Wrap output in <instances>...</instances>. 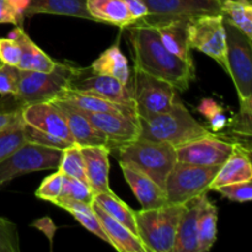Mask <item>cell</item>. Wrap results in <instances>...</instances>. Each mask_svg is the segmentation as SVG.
<instances>
[{
	"instance_id": "20",
	"label": "cell",
	"mask_w": 252,
	"mask_h": 252,
	"mask_svg": "<svg viewBox=\"0 0 252 252\" xmlns=\"http://www.w3.org/2000/svg\"><path fill=\"white\" fill-rule=\"evenodd\" d=\"M187 22L189 20H167V21L154 22L149 26L154 27L161 43L171 53L182 59L189 66L194 68L189 37H187Z\"/></svg>"
},
{
	"instance_id": "16",
	"label": "cell",
	"mask_w": 252,
	"mask_h": 252,
	"mask_svg": "<svg viewBox=\"0 0 252 252\" xmlns=\"http://www.w3.org/2000/svg\"><path fill=\"white\" fill-rule=\"evenodd\" d=\"M252 164L251 149L249 145L234 142V148L228 159L220 165L218 172L209 185V189L216 191L218 187L240 181H251Z\"/></svg>"
},
{
	"instance_id": "22",
	"label": "cell",
	"mask_w": 252,
	"mask_h": 252,
	"mask_svg": "<svg viewBox=\"0 0 252 252\" xmlns=\"http://www.w3.org/2000/svg\"><path fill=\"white\" fill-rule=\"evenodd\" d=\"M93 209L101 226L111 241V246L120 252H147L140 239L127 226L108 216L100 206L93 202Z\"/></svg>"
},
{
	"instance_id": "32",
	"label": "cell",
	"mask_w": 252,
	"mask_h": 252,
	"mask_svg": "<svg viewBox=\"0 0 252 252\" xmlns=\"http://www.w3.org/2000/svg\"><path fill=\"white\" fill-rule=\"evenodd\" d=\"M57 170L65 176L75 177V179L88 182L81 148L75 143L62 150V157Z\"/></svg>"
},
{
	"instance_id": "4",
	"label": "cell",
	"mask_w": 252,
	"mask_h": 252,
	"mask_svg": "<svg viewBox=\"0 0 252 252\" xmlns=\"http://www.w3.org/2000/svg\"><path fill=\"white\" fill-rule=\"evenodd\" d=\"M184 204L134 211L138 238L147 252H172Z\"/></svg>"
},
{
	"instance_id": "34",
	"label": "cell",
	"mask_w": 252,
	"mask_h": 252,
	"mask_svg": "<svg viewBox=\"0 0 252 252\" xmlns=\"http://www.w3.org/2000/svg\"><path fill=\"white\" fill-rule=\"evenodd\" d=\"M197 111L207 118L213 133H219L228 126V117L224 112V108L213 98L202 100L197 107Z\"/></svg>"
},
{
	"instance_id": "6",
	"label": "cell",
	"mask_w": 252,
	"mask_h": 252,
	"mask_svg": "<svg viewBox=\"0 0 252 252\" xmlns=\"http://www.w3.org/2000/svg\"><path fill=\"white\" fill-rule=\"evenodd\" d=\"M127 85L137 118L166 112L177 100L174 86L138 69H134Z\"/></svg>"
},
{
	"instance_id": "15",
	"label": "cell",
	"mask_w": 252,
	"mask_h": 252,
	"mask_svg": "<svg viewBox=\"0 0 252 252\" xmlns=\"http://www.w3.org/2000/svg\"><path fill=\"white\" fill-rule=\"evenodd\" d=\"M21 117L25 123L37 129L54 135L57 138L74 144L66 121L59 108L53 102H39L22 107Z\"/></svg>"
},
{
	"instance_id": "27",
	"label": "cell",
	"mask_w": 252,
	"mask_h": 252,
	"mask_svg": "<svg viewBox=\"0 0 252 252\" xmlns=\"http://www.w3.org/2000/svg\"><path fill=\"white\" fill-rule=\"evenodd\" d=\"M90 68L98 74L112 76L126 85L129 81V64L118 47V43L113 44L103 53H101V56L95 62H93Z\"/></svg>"
},
{
	"instance_id": "42",
	"label": "cell",
	"mask_w": 252,
	"mask_h": 252,
	"mask_svg": "<svg viewBox=\"0 0 252 252\" xmlns=\"http://www.w3.org/2000/svg\"><path fill=\"white\" fill-rule=\"evenodd\" d=\"M24 106L15 98L14 95H2L0 97V129L21 115Z\"/></svg>"
},
{
	"instance_id": "41",
	"label": "cell",
	"mask_w": 252,
	"mask_h": 252,
	"mask_svg": "<svg viewBox=\"0 0 252 252\" xmlns=\"http://www.w3.org/2000/svg\"><path fill=\"white\" fill-rule=\"evenodd\" d=\"M251 116L252 105H241L239 113L231 118L230 125H229L234 134H238L240 137H246L248 139H250L252 134Z\"/></svg>"
},
{
	"instance_id": "43",
	"label": "cell",
	"mask_w": 252,
	"mask_h": 252,
	"mask_svg": "<svg viewBox=\"0 0 252 252\" xmlns=\"http://www.w3.org/2000/svg\"><path fill=\"white\" fill-rule=\"evenodd\" d=\"M21 57V48L16 39L7 37L0 38V63L17 66Z\"/></svg>"
},
{
	"instance_id": "24",
	"label": "cell",
	"mask_w": 252,
	"mask_h": 252,
	"mask_svg": "<svg viewBox=\"0 0 252 252\" xmlns=\"http://www.w3.org/2000/svg\"><path fill=\"white\" fill-rule=\"evenodd\" d=\"M38 14L81 17L95 21L89 12L86 0H30L24 11V17Z\"/></svg>"
},
{
	"instance_id": "13",
	"label": "cell",
	"mask_w": 252,
	"mask_h": 252,
	"mask_svg": "<svg viewBox=\"0 0 252 252\" xmlns=\"http://www.w3.org/2000/svg\"><path fill=\"white\" fill-rule=\"evenodd\" d=\"M233 148L234 142H228L213 134L191 140L175 148V150L180 162L197 166H220L231 154Z\"/></svg>"
},
{
	"instance_id": "30",
	"label": "cell",
	"mask_w": 252,
	"mask_h": 252,
	"mask_svg": "<svg viewBox=\"0 0 252 252\" xmlns=\"http://www.w3.org/2000/svg\"><path fill=\"white\" fill-rule=\"evenodd\" d=\"M223 16L252 39V2L245 0H225L220 4Z\"/></svg>"
},
{
	"instance_id": "36",
	"label": "cell",
	"mask_w": 252,
	"mask_h": 252,
	"mask_svg": "<svg viewBox=\"0 0 252 252\" xmlns=\"http://www.w3.org/2000/svg\"><path fill=\"white\" fill-rule=\"evenodd\" d=\"M216 191L230 201L246 203V202H250L252 198V180L225 185V186L218 187Z\"/></svg>"
},
{
	"instance_id": "17",
	"label": "cell",
	"mask_w": 252,
	"mask_h": 252,
	"mask_svg": "<svg viewBox=\"0 0 252 252\" xmlns=\"http://www.w3.org/2000/svg\"><path fill=\"white\" fill-rule=\"evenodd\" d=\"M120 166L126 181L139 201L142 209H155L167 204L164 189L154 180L129 164L120 162Z\"/></svg>"
},
{
	"instance_id": "26",
	"label": "cell",
	"mask_w": 252,
	"mask_h": 252,
	"mask_svg": "<svg viewBox=\"0 0 252 252\" xmlns=\"http://www.w3.org/2000/svg\"><path fill=\"white\" fill-rule=\"evenodd\" d=\"M86 6L95 21L123 29L135 22L122 0H86Z\"/></svg>"
},
{
	"instance_id": "7",
	"label": "cell",
	"mask_w": 252,
	"mask_h": 252,
	"mask_svg": "<svg viewBox=\"0 0 252 252\" xmlns=\"http://www.w3.org/2000/svg\"><path fill=\"white\" fill-rule=\"evenodd\" d=\"M228 47V75L238 91L240 105L252 103V52L251 39L224 17Z\"/></svg>"
},
{
	"instance_id": "46",
	"label": "cell",
	"mask_w": 252,
	"mask_h": 252,
	"mask_svg": "<svg viewBox=\"0 0 252 252\" xmlns=\"http://www.w3.org/2000/svg\"><path fill=\"white\" fill-rule=\"evenodd\" d=\"M9 1L11 2L12 6H14L15 9L19 11V14H21L22 16H24V11H25V9L27 7V5H29L30 0H9Z\"/></svg>"
},
{
	"instance_id": "11",
	"label": "cell",
	"mask_w": 252,
	"mask_h": 252,
	"mask_svg": "<svg viewBox=\"0 0 252 252\" xmlns=\"http://www.w3.org/2000/svg\"><path fill=\"white\" fill-rule=\"evenodd\" d=\"M68 90L98 96L112 102L132 107L134 110V103L128 85L121 83L112 76L96 73L90 66L80 68L74 65Z\"/></svg>"
},
{
	"instance_id": "39",
	"label": "cell",
	"mask_w": 252,
	"mask_h": 252,
	"mask_svg": "<svg viewBox=\"0 0 252 252\" xmlns=\"http://www.w3.org/2000/svg\"><path fill=\"white\" fill-rule=\"evenodd\" d=\"M68 213H70L71 216L75 218V220H78L79 223L86 229V230H89L91 234H94V235H96L97 238H100L101 240H103L105 243L110 244L111 245L110 239H108V236L106 235L105 230H103L102 226H101L100 220H98V218L96 217L93 207H91V209H89V211L86 212L71 211V212H68Z\"/></svg>"
},
{
	"instance_id": "9",
	"label": "cell",
	"mask_w": 252,
	"mask_h": 252,
	"mask_svg": "<svg viewBox=\"0 0 252 252\" xmlns=\"http://www.w3.org/2000/svg\"><path fill=\"white\" fill-rule=\"evenodd\" d=\"M187 37L191 49H197L213 58L226 73L228 47L223 14L203 15L187 22Z\"/></svg>"
},
{
	"instance_id": "40",
	"label": "cell",
	"mask_w": 252,
	"mask_h": 252,
	"mask_svg": "<svg viewBox=\"0 0 252 252\" xmlns=\"http://www.w3.org/2000/svg\"><path fill=\"white\" fill-rule=\"evenodd\" d=\"M20 69L0 63V95H14L19 85Z\"/></svg>"
},
{
	"instance_id": "5",
	"label": "cell",
	"mask_w": 252,
	"mask_h": 252,
	"mask_svg": "<svg viewBox=\"0 0 252 252\" xmlns=\"http://www.w3.org/2000/svg\"><path fill=\"white\" fill-rule=\"evenodd\" d=\"M73 64L58 63L49 73L20 70L19 85L15 98L22 106L58 100L69 89Z\"/></svg>"
},
{
	"instance_id": "21",
	"label": "cell",
	"mask_w": 252,
	"mask_h": 252,
	"mask_svg": "<svg viewBox=\"0 0 252 252\" xmlns=\"http://www.w3.org/2000/svg\"><path fill=\"white\" fill-rule=\"evenodd\" d=\"M202 194L184 203L172 252H198V213Z\"/></svg>"
},
{
	"instance_id": "23",
	"label": "cell",
	"mask_w": 252,
	"mask_h": 252,
	"mask_svg": "<svg viewBox=\"0 0 252 252\" xmlns=\"http://www.w3.org/2000/svg\"><path fill=\"white\" fill-rule=\"evenodd\" d=\"M11 38L16 39L21 48V57L17 68L20 70H33L49 73L56 68L57 62L53 61L46 52L42 51L29 34L24 31L22 26H15L9 34Z\"/></svg>"
},
{
	"instance_id": "28",
	"label": "cell",
	"mask_w": 252,
	"mask_h": 252,
	"mask_svg": "<svg viewBox=\"0 0 252 252\" xmlns=\"http://www.w3.org/2000/svg\"><path fill=\"white\" fill-rule=\"evenodd\" d=\"M218 225V208L208 198L202 194L201 208L198 213V252H208L217 240Z\"/></svg>"
},
{
	"instance_id": "47",
	"label": "cell",
	"mask_w": 252,
	"mask_h": 252,
	"mask_svg": "<svg viewBox=\"0 0 252 252\" xmlns=\"http://www.w3.org/2000/svg\"><path fill=\"white\" fill-rule=\"evenodd\" d=\"M217 1L219 2V4H221L223 1H225V0H217ZM245 1H249V2H252V0H245Z\"/></svg>"
},
{
	"instance_id": "45",
	"label": "cell",
	"mask_w": 252,
	"mask_h": 252,
	"mask_svg": "<svg viewBox=\"0 0 252 252\" xmlns=\"http://www.w3.org/2000/svg\"><path fill=\"white\" fill-rule=\"evenodd\" d=\"M122 1L125 2V5L127 6L128 11L130 12L134 21H138V20L147 16L148 10L143 0H122Z\"/></svg>"
},
{
	"instance_id": "18",
	"label": "cell",
	"mask_w": 252,
	"mask_h": 252,
	"mask_svg": "<svg viewBox=\"0 0 252 252\" xmlns=\"http://www.w3.org/2000/svg\"><path fill=\"white\" fill-rule=\"evenodd\" d=\"M52 102L59 108L62 115L65 118L66 125L70 130V134L73 135L75 144H78L79 147L103 145L110 149L107 139L91 125L83 111L63 100H54Z\"/></svg>"
},
{
	"instance_id": "14",
	"label": "cell",
	"mask_w": 252,
	"mask_h": 252,
	"mask_svg": "<svg viewBox=\"0 0 252 252\" xmlns=\"http://www.w3.org/2000/svg\"><path fill=\"white\" fill-rule=\"evenodd\" d=\"M83 113L90 121L91 125L107 139L110 152L139 138V126L137 121L132 118L126 117L121 113L86 111H83Z\"/></svg>"
},
{
	"instance_id": "35",
	"label": "cell",
	"mask_w": 252,
	"mask_h": 252,
	"mask_svg": "<svg viewBox=\"0 0 252 252\" xmlns=\"http://www.w3.org/2000/svg\"><path fill=\"white\" fill-rule=\"evenodd\" d=\"M62 182H63V174L57 170L54 174L49 175L46 179H43L42 184L34 192V196L43 201L54 203L59 198L62 189Z\"/></svg>"
},
{
	"instance_id": "38",
	"label": "cell",
	"mask_w": 252,
	"mask_h": 252,
	"mask_svg": "<svg viewBox=\"0 0 252 252\" xmlns=\"http://www.w3.org/2000/svg\"><path fill=\"white\" fill-rule=\"evenodd\" d=\"M17 228L9 219L0 217V252H19Z\"/></svg>"
},
{
	"instance_id": "1",
	"label": "cell",
	"mask_w": 252,
	"mask_h": 252,
	"mask_svg": "<svg viewBox=\"0 0 252 252\" xmlns=\"http://www.w3.org/2000/svg\"><path fill=\"white\" fill-rule=\"evenodd\" d=\"M126 29L134 69L166 81L179 91L189 88L196 78V70L161 43L154 27L135 21Z\"/></svg>"
},
{
	"instance_id": "2",
	"label": "cell",
	"mask_w": 252,
	"mask_h": 252,
	"mask_svg": "<svg viewBox=\"0 0 252 252\" xmlns=\"http://www.w3.org/2000/svg\"><path fill=\"white\" fill-rule=\"evenodd\" d=\"M138 126L139 138L166 143L174 148L214 134L212 130L194 120L193 116L179 100L175 101L172 107L166 112L138 117Z\"/></svg>"
},
{
	"instance_id": "33",
	"label": "cell",
	"mask_w": 252,
	"mask_h": 252,
	"mask_svg": "<svg viewBox=\"0 0 252 252\" xmlns=\"http://www.w3.org/2000/svg\"><path fill=\"white\" fill-rule=\"evenodd\" d=\"M94 192L90 185L83 180L75 179V177L65 176L63 175V182H62V189L59 198H70L75 201L84 202V203L93 204Z\"/></svg>"
},
{
	"instance_id": "25",
	"label": "cell",
	"mask_w": 252,
	"mask_h": 252,
	"mask_svg": "<svg viewBox=\"0 0 252 252\" xmlns=\"http://www.w3.org/2000/svg\"><path fill=\"white\" fill-rule=\"evenodd\" d=\"M58 100L66 101L71 103L75 107L80 110L86 111V112H111V113H121V115L129 117L132 120L137 121V113L132 107L121 105V103L112 102L106 98L98 97V96L88 95V94L76 93L73 90H66Z\"/></svg>"
},
{
	"instance_id": "19",
	"label": "cell",
	"mask_w": 252,
	"mask_h": 252,
	"mask_svg": "<svg viewBox=\"0 0 252 252\" xmlns=\"http://www.w3.org/2000/svg\"><path fill=\"white\" fill-rule=\"evenodd\" d=\"M81 154L85 164V174L88 184L90 185L94 194L101 192H112L108 181L110 175V157L111 152L103 145H90L80 147Z\"/></svg>"
},
{
	"instance_id": "8",
	"label": "cell",
	"mask_w": 252,
	"mask_h": 252,
	"mask_svg": "<svg viewBox=\"0 0 252 252\" xmlns=\"http://www.w3.org/2000/svg\"><path fill=\"white\" fill-rule=\"evenodd\" d=\"M220 166H197L176 161L165 181L167 203L184 204L209 191V185Z\"/></svg>"
},
{
	"instance_id": "44",
	"label": "cell",
	"mask_w": 252,
	"mask_h": 252,
	"mask_svg": "<svg viewBox=\"0 0 252 252\" xmlns=\"http://www.w3.org/2000/svg\"><path fill=\"white\" fill-rule=\"evenodd\" d=\"M24 16L19 14L9 0H0V24H11L21 26Z\"/></svg>"
},
{
	"instance_id": "3",
	"label": "cell",
	"mask_w": 252,
	"mask_h": 252,
	"mask_svg": "<svg viewBox=\"0 0 252 252\" xmlns=\"http://www.w3.org/2000/svg\"><path fill=\"white\" fill-rule=\"evenodd\" d=\"M111 153H115L118 161L137 167L162 189L177 161L176 150L172 145L142 138L121 145Z\"/></svg>"
},
{
	"instance_id": "10",
	"label": "cell",
	"mask_w": 252,
	"mask_h": 252,
	"mask_svg": "<svg viewBox=\"0 0 252 252\" xmlns=\"http://www.w3.org/2000/svg\"><path fill=\"white\" fill-rule=\"evenodd\" d=\"M61 157L62 150L26 140L0 162V186L22 175L42 170H57Z\"/></svg>"
},
{
	"instance_id": "29",
	"label": "cell",
	"mask_w": 252,
	"mask_h": 252,
	"mask_svg": "<svg viewBox=\"0 0 252 252\" xmlns=\"http://www.w3.org/2000/svg\"><path fill=\"white\" fill-rule=\"evenodd\" d=\"M94 202L100 206L108 216L122 223L138 236L134 211L125 201H122L115 192H101V193L95 194Z\"/></svg>"
},
{
	"instance_id": "12",
	"label": "cell",
	"mask_w": 252,
	"mask_h": 252,
	"mask_svg": "<svg viewBox=\"0 0 252 252\" xmlns=\"http://www.w3.org/2000/svg\"><path fill=\"white\" fill-rule=\"evenodd\" d=\"M143 2L147 6L148 14L138 21L147 25L221 14L220 4L217 0H143Z\"/></svg>"
},
{
	"instance_id": "31",
	"label": "cell",
	"mask_w": 252,
	"mask_h": 252,
	"mask_svg": "<svg viewBox=\"0 0 252 252\" xmlns=\"http://www.w3.org/2000/svg\"><path fill=\"white\" fill-rule=\"evenodd\" d=\"M25 142V122L20 115L6 127L0 129V162L9 158Z\"/></svg>"
},
{
	"instance_id": "37",
	"label": "cell",
	"mask_w": 252,
	"mask_h": 252,
	"mask_svg": "<svg viewBox=\"0 0 252 252\" xmlns=\"http://www.w3.org/2000/svg\"><path fill=\"white\" fill-rule=\"evenodd\" d=\"M25 137H26L27 142L46 145V147L56 148V149L59 150H64L65 148H68L69 145H71L70 143L61 139V138L54 137V135L52 134H48V133L46 132H42V130L27 125V123H25Z\"/></svg>"
}]
</instances>
